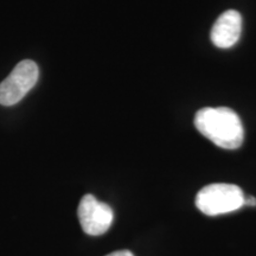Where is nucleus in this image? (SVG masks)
Masks as SVG:
<instances>
[{"label": "nucleus", "mask_w": 256, "mask_h": 256, "mask_svg": "<svg viewBox=\"0 0 256 256\" xmlns=\"http://www.w3.org/2000/svg\"><path fill=\"white\" fill-rule=\"evenodd\" d=\"M197 130L216 146L236 150L244 140V128L240 116L226 107L202 108L194 115Z\"/></svg>", "instance_id": "1"}, {"label": "nucleus", "mask_w": 256, "mask_h": 256, "mask_svg": "<svg viewBox=\"0 0 256 256\" xmlns=\"http://www.w3.org/2000/svg\"><path fill=\"white\" fill-rule=\"evenodd\" d=\"M244 206V194L238 185L216 183L204 186L196 196V206L204 215L217 216Z\"/></svg>", "instance_id": "2"}, {"label": "nucleus", "mask_w": 256, "mask_h": 256, "mask_svg": "<svg viewBox=\"0 0 256 256\" xmlns=\"http://www.w3.org/2000/svg\"><path fill=\"white\" fill-rule=\"evenodd\" d=\"M40 76L38 66L34 60L19 62L11 74L0 83V104L8 107L22 101L36 86Z\"/></svg>", "instance_id": "3"}, {"label": "nucleus", "mask_w": 256, "mask_h": 256, "mask_svg": "<svg viewBox=\"0 0 256 256\" xmlns=\"http://www.w3.org/2000/svg\"><path fill=\"white\" fill-rule=\"evenodd\" d=\"M78 216L82 230L90 236L102 235L110 228L114 214L108 204L98 200L92 194H86L78 204Z\"/></svg>", "instance_id": "4"}, {"label": "nucleus", "mask_w": 256, "mask_h": 256, "mask_svg": "<svg viewBox=\"0 0 256 256\" xmlns=\"http://www.w3.org/2000/svg\"><path fill=\"white\" fill-rule=\"evenodd\" d=\"M242 32V17L235 10H228L217 18L211 28V40L217 48L228 49L238 43Z\"/></svg>", "instance_id": "5"}, {"label": "nucleus", "mask_w": 256, "mask_h": 256, "mask_svg": "<svg viewBox=\"0 0 256 256\" xmlns=\"http://www.w3.org/2000/svg\"><path fill=\"white\" fill-rule=\"evenodd\" d=\"M106 256H134V255H133V252H130V250H119V252H110V254H108Z\"/></svg>", "instance_id": "6"}, {"label": "nucleus", "mask_w": 256, "mask_h": 256, "mask_svg": "<svg viewBox=\"0 0 256 256\" xmlns=\"http://www.w3.org/2000/svg\"><path fill=\"white\" fill-rule=\"evenodd\" d=\"M244 206H256V198L248 196H244Z\"/></svg>", "instance_id": "7"}]
</instances>
